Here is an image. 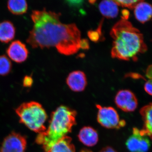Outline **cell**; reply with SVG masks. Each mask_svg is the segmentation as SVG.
<instances>
[{
	"instance_id": "cell-1",
	"label": "cell",
	"mask_w": 152,
	"mask_h": 152,
	"mask_svg": "<svg viewBox=\"0 0 152 152\" xmlns=\"http://www.w3.org/2000/svg\"><path fill=\"white\" fill-rule=\"evenodd\" d=\"M61 14L45 9L33 11L31 18L34 23L27 42L33 48L54 47L61 54L71 56L80 49L81 37L75 24L63 23Z\"/></svg>"
},
{
	"instance_id": "cell-5",
	"label": "cell",
	"mask_w": 152,
	"mask_h": 152,
	"mask_svg": "<svg viewBox=\"0 0 152 152\" xmlns=\"http://www.w3.org/2000/svg\"><path fill=\"white\" fill-rule=\"evenodd\" d=\"M98 109V122L104 127L109 129H117L124 126L126 122L120 119L117 111L112 107H103L97 105Z\"/></svg>"
},
{
	"instance_id": "cell-23",
	"label": "cell",
	"mask_w": 152,
	"mask_h": 152,
	"mask_svg": "<svg viewBox=\"0 0 152 152\" xmlns=\"http://www.w3.org/2000/svg\"><path fill=\"white\" fill-rule=\"evenodd\" d=\"M80 46V48L84 49V50H87L89 49V43L88 41L86 39L81 40Z\"/></svg>"
},
{
	"instance_id": "cell-2",
	"label": "cell",
	"mask_w": 152,
	"mask_h": 152,
	"mask_svg": "<svg viewBox=\"0 0 152 152\" xmlns=\"http://www.w3.org/2000/svg\"><path fill=\"white\" fill-rule=\"evenodd\" d=\"M110 34L113 39L111 54L114 58L136 61L139 55L147 51L142 34L127 20L117 22Z\"/></svg>"
},
{
	"instance_id": "cell-16",
	"label": "cell",
	"mask_w": 152,
	"mask_h": 152,
	"mask_svg": "<svg viewBox=\"0 0 152 152\" xmlns=\"http://www.w3.org/2000/svg\"><path fill=\"white\" fill-rule=\"evenodd\" d=\"M47 152H75L72 140L66 136L57 142Z\"/></svg>"
},
{
	"instance_id": "cell-12",
	"label": "cell",
	"mask_w": 152,
	"mask_h": 152,
	"mask_svg": "<svg viewBox=\"0 0 152 152\" xmlns=\"http://www.w3.org/2000/svg\"><path fill=\"white\" fill-rule=\"evenodd\" d=\"M78 138L85 145L92 147L97 143L99 136L96 131L91 127L82 128L79 132Z\"/></svg>"
},
{
	"instance_id": "cell-3",
	"label": "cell",
	"mask_w": 152,
	"mask_h": 152,
	"mask_svg": "<svg viewBox=\"0 0 152 152\" xmlns=\"http://www.w3.org/2000/svg\"><path fill=\"white\" fill-rule=\"evenodd\" d=\"M77 113L72 109L61 106L52 113L48 128L38 134L36 142L45 152L55 143L70 133L76 124Z\"/></svg>"
},
{
	"instance_id": "cell-4",
	"label": "cell",
	"mask_w": 152,
	"mask_h": 152,
	"mask_svg": "<svg viewBox=\"0 0 152 152\" xmlns=\"http://www.w3.org/2000/svg\"><path fill=\"white\" fill-rule=\"evenodd\" d=\"M20 122L38 134L46 130L45 123L48 116L40 104L36 102L23 103L15 110Z\"/></svg>"
},
{
	"instance_id": "cell-11",
	"label": "cell",
	"mask_w": 152,
	"mask_h": 152,
	"mask_svg": "<svg viewBox=\"0 0 152 152\" xmlns=\"http://www.w3.org/2000/svg\"><path fill=\"white\" fill-rule=\"evenodd\" d=\"M140 113L144 122L143 127L140 130L141 132L152 140V103L142 108Z\"/></svg>"
},
{
	"instance_id": "cell-22",
	"label": "cell",
	"mask_w": 152,
	"mask_h": 152,
	"mask_svg": "<svg viewBox=\"0 0 152 152\" xmlns=\"http://www.w3.org/2000/svg\"><path fill=\"white\" fill-rule=\"evenodd\" d=\"M33 80L30 76H26L24 78L23 85L25 87H30L33 84Z\"/></svg>"
},
{
	"instance_id": "cell-13",
	"label": "cell",
	"mask_w": 152,
	"mask_h": 152,
	"mask_svg": "<svg viewBox=\"0 0 152 152\" xmlns=\"http://www.w3.org/2000/svg\"><path fill=\"white\" fill-rule=\"evenodd\" d=\"M134 14L138 21L144 23L152 18V6L148 3L141 1L135 7Z\"/></svg>"
},
{
	"instance_id": "cell-10",
	"label": "cell",
	"mask_w": 152,
	"mask_h": 152,
	"mask_svg": "<svg viewBox=\"0 0 152 152\" xmlns=\"http://www.w3.org/2000/svg\"><path fill=\"white\" fill-rule=\"evenodd\" d=\"M66 82L69 88L75 92L83 91L87 85L86 75L81 71H75L71 72L68 75Z\"/></svg>"
},
{
	"instance_id": "cell-24",
	"label": "cell",
	"mask_w": 152,
	"mask_h": 152,
	"mask_svg": "<svg viewBox=\"0 0 152 152\" xmlns=\"http://www.w3.org/2000/svg\"><path fill=\"white\" fill-rule=\"evenodd\" d=\"M122 19L124 20H127L129 16V12L127 10H124L122 12Z\"/></svg>"
},
{
	"instance_id": "cell-14",
	"label": "cell",
	"mask_w": 152,
	"mask_h": 152,
	"mask_svg": "<svg viewBox=\"0 0 152 152\" xmlns=\"http://www.w3.org/2000/svg\"><path fill=\"white\" fill-rule=\"evenodd\" d=\"M15 28L10 21H4L0 23V41L8 43L12 40L15 35Z\"/></svg>"
},
{
	"instance_id": "cell-18",
	"label": "cell",
	"mask_w": 152,
	"mask_h": 152,
	"mask_svg": "<svg viewBox=\"0 0 152 152\" xmlns=\"http://www.w3.org/2000/svg\"><path fill=\"white\" fill-rule=\"evenodd\" d=\"M12 68V62L5 55L0 56V76H6L10 72Z\"/></svg>"
},
{
	"instance_id": "cell-9",
	"label": "cell",
	"mask_w": 152,
	"mask_h": 152,
	"mask_svg": "<svg viewBox=\"0 0 152 152\" xmlns=\"http://www.w3.org/2000/svg\"><path fill=\"white\" fill-rule=\"evenodd\" d=\"M7 54L14 61L23 62L27 59L28 50L24 44L19 40L12 42L7 50Z\"/></svg>"
},
{
	"instance_id": "cell-8",
	"label": "cell",
	"mask_w": 152,
	"mask_h": 152,
	"mask_svg": "<svg viewBox=\"0 0 152 152\" xmlns=\"http://www.w3.org/2000/svg\"><path fill=\"white\" fill-rule=\"evenodd\" d=\"M115 103L118 107L126 112L134 111L138 106L135 95L128 90L119 91L115 97Z\"/></svg>"
},
{
	"instance_id": "cell-17",
	"label": "cell",
	"mask_w": 152,
	"mask_h": 152,
	"mask_svg": "<svg viewBox=\"0 0 152 152\" xmlns=\"http://www.w3.org/2000/svg\"><path fill=\"white\" fill-rule=\"evenodd\" d=\"M7 7L14 15H21L27 11L28 4L25 0H10L8 1Z\"/></svg>"
},
{
	"instance_id": "cell-20",
	"label": "cell",
	"mask_w": 152,
	"mask_h": 152,
	"mask_svg": "<svg viewBox=\"0 0 152 152\" xmlns=\"http://www.w3.org/2000/svg\"><path fill=\"white\" fill-rule=\"evenodd\" d=\"M100 29L99 31H100ZM99 28L96 31H89L88 33V36L89 37L91 40V41L94 42H97L99 39V35L101 34V32H99Z\"/></svg>"
},
{
	"instance_id": "cell-7",
	"label": "cell",
	"mask_w": 152,
	"mask_h": 152,
	"mask_svg": "<svg viewBox=\"0 0 152 152\" xmlns=\"http://www.w3.org/2000/svg\"><path fill=\"white\" fill-rule=\"evenodd\" d=\"M128 150L131 152H147L151 143L149 139L137 128L133 129L132 134L126 142Z\"/></svg>"
},
{
	"instance_id": "cell-26",
	"label": "cell",
	"mask_w": 152,
	"mask_h": 152,
	"mask_svg": "<svg viewBox=\"0 0 152 152\" xmlns=\"http://www.w3.org/2000/svg\"><path fill=\"white\" fill-rule=\"evenodd\" d=\"M80 152H92V151H90V150H87V149H84L82 150Z\"/></svg>"
},
{
	"instance_id": "cell-6",
	"label": "cell",
	"mask_w": 152,
	"mask_h": 152,
	"mask_svg": "<svg viewBox=\"0 0 152 152\" xmlns=\"http://www.w3.org/2000/svg\"><path fill=\"white\" fill-rule=\"evenodd\" d=\"M26 146V138L24 136L12 132L4 139L0 152H25Z\"/></svg>"
},
{
	"instance_id": "cell-15",
	"label": "cell",
	"mask_w": 152,
	"mask_h": 152,
	"mask_svg": "<svg viewBox=\"0 0 152 152\" xmlns=\"http://www.w3.org/2000/svg\"><path fill=\"white\" fill-rule=\"evenodd\" d=\"M99 8L102 15L107 18H114L118 14V6L115 1H102Z\"/></svg>"
},
{
	"instance_id": "cell-21",
	"label": "cell",
	"mask_w": 152,
	"mask_h": 152,
	"mask_svg": "<svg viewBox=\"0 0 152 152\" xmlns=\"http://www.w3.org/2000/svg\"><path fill=\"white\" fill-rule=\"evenodd\" d=\"M145 91L148 94L152 96V78L149 79L145 85Z\"/></svg>"
},
{
	"instance_id": "cell-25",
	"label": "cell",
	"mask_w": 152,
	"mask_h": 152,
	"mask_svg": "<svg viewBox=\"0 0 152 152\" xmlns=\"http://www.w3.org/2000/svg\"><path fill=\"white\" fill-rule=\"evenodd\" d=\"M99 152H117L115 150L111 147H106L101 150Z\"/></svg>"
},
{
	"instance_id": "cell-19",
	"label": "cell",
	"mask_w": 152,
	"mask_h": 152,
	"mask_svg": "<svg viewBox=\"0 0 152 152\" xmlns=\"http://www.w3.org/2000/svg\"><path fill=\"white\" fill-rule=\"evenodd\" d=\"M141 1H115L118 6L126 7L130 9H134L138 3Z\"/></svg>"
}]
</instances>
